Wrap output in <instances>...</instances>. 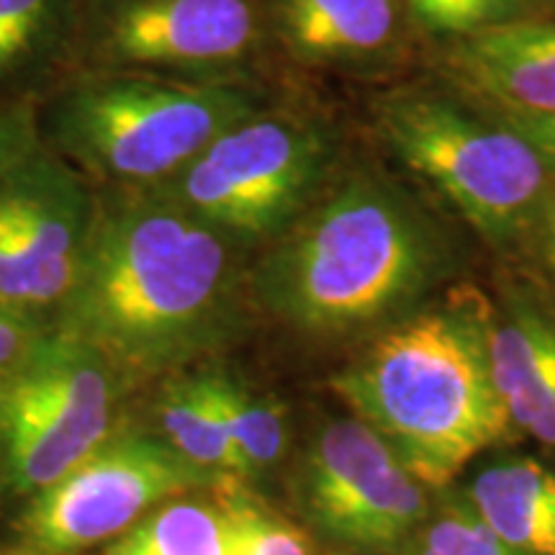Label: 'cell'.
Instances as JSON below:
<instances>
[{"label": "cell", "instance_id": "6", "mask_svg": "<svg viewBox=\"0 0 555 555\" xmlns=\"http://www.w3.org/2000/svg\"><path fill=\"white\" fill-rule=\"evenodd\" d=\"M378 129L406 168L427 178L486 240L502 242L535 221L551 172L512 127H494L433 93H393Z\"/></svg>", "mask_w": 555, "mask_h": 555}, {"label": "cell", "instance_id": "7", "mask_svg": "<svg viewBox=\"0 0 555 555\" xmlns=\"http://www.w3.org/2000/svg\"><path fill=\"white\" fill-rule=\"evenodd\" d=\"M266 24L258 0H73L62 73L234 78Z\"/></svg>", "mask_w": 555, "mask_h": 555}, {"label": "cell", "instance_id": "20", "mask_svg": "<svg viewBox=\"0 0 555 555\" xmlns=\"http://www.w3.org/2000/svg\"><path fill=\"white\" fill-rule=\"evenodd\" d=\"M409 16L433 34L461 39L525 21L540 0H406Z\"/></svg>", "mask_w": 555, "mask_h": 555}, {"label": "cell", "instance_id": "3", "mask_svg": "<svg viewBox=\"0 0 555 555\" xmlns=\"http://www.w3.org/2000/svg\"><path fill=\"white\" fill-rule=\"evenodd\" d=\"M332 386L425 489L448 486L512 429L491 378L486 317L476 311L404 319Z\"/></svg>", "mask_w": 555, "mask_h": 555}, {"label": "cell", "instance_id": "10", "mask_svg": "<svg viewBox=\"0 0 555 555\" xmlns=\"http://www.w3.org/2000/svg\"><path fill=\"white\" fill-rule=\"evenodd\" d=\"M99 189L41 147L0 189V304L24 314L57 311L73 286Z\"/></svg>", "mask_w": 555, "mask_h": 555}, {"label": "cell", "instance_id": "16", "mask_svg": "<svg viewBox=\"0 0 555 555\" xmlns=\"http://www.w3.org/2000/svg\"><path fill=\"white\" fill-rule=\"evenodd\" d=\"M474 515L527 555H555V470L530 457L481 470L470 486Z\"/></svg>", "mask_w": 555, "mask_h": 555}, {"label": "cell", "instance_id": "23", "mask_svg": "<svg viewBox=\"0 0 555 555\" xmlns=\"http://www.w3.org/2000/svg\"><path fill=\"white\" fill-rule=\"evenodd\" d=\"M41 147L37 95L0 103V189Z\"/></svg>", "mask_w": 555, "mask_h": 555}, {"label": "cell", "instance_id": "12", "mask_svg": "<svg viewBox=\"0 0 555 555\" xmlns=\"http://www.w3.org/2000/svg\"><path fill=\"white\" fill-rule=\"evenodd\" d=\"M446 65L504 116L555 111V24L525 18L453 39Z\"/></svg>", "mask_w": 555, "mask_h": 555}, {"label": "cell", "instance_id": "22", "mask_svg": "<svg viewBox=\"0 0 555 555\" xmlns=\"http://www.w3.org/2000/svg\"><path fill=\"white\" fill-rule=\"evenodd\" d=\"M416 555H527L506 545L502 538L474 515V509L450 506L422 532Z\"/></svg>", "mask_w": 555, "mask_h": 555}, {"label": "cell", "instance_id": "18", "mask_svg": "<svg viewBox=\"0 0 555 555\" xmlns=\"http://www.w3.org/2000/svg\"><path fill=\"white\" fill-rule=\"evenodd\" d=\"M103 555H237L227 504L178 502L152 512Z\"/></svg>", "mask_w": 555, "mask_h": 555}, {"label": "cell", "instance_id": "24", "mask_svg": "<svg viewBox=\"0 0 555 555\" xmlns=\"http://www.w3.org/2000/svg\"><path fill=\"white\" fill-rule=\"evenodd\" d=\"M44 330L47 327H41L37 317L0 304V376L26 358V352L44 335Z\"/></svg>", "mask_w": 555, "mask_h": 555}, {"label": "cell", "instance_id": "19", "mask_svg": "<svg viewBox=\"0 0 555 555\" xmlns=\"http://www.w3.org/2000/svg\"><path fill=\"white\" fill-rule=\"evenodd\" d=\"M221 393H224L229 433H232L245 476H258L260 470L273 466L283 453L286 429H283L281 409L270 401L255 399L253 393L245 391V386L234 384L227 376Z\"/></svg>", "mask_w": 555, "mask_h": 555}, {"label": "cell", "instance_id": "5", "mask_svg": "<svg viewBox=\"0 0 555 555\" xmlns=\"http://www.w3.org/2000/svg\"><path fill=\"white\" fill-rule=\"evenodd\" d=\"M332 159L327 124L301 111L262 106L147 191L229 240H266L286 232L314 204Z\"/></svg>", "mask_w": 555, "mask_h": 555}, {"label": "cell", "instance_id": "11", "mask_svg": "<svg viewBox=\"0 0 555 555\" xmlns=\"http://www.w3.org/2000/svg\"><path fill=\"white\" fill-rule=\"evenodd\" d=\"M304 502L327 535L358 547L397 545L427 512L425 486L360 420L319 433L304 468Z\"/></svg>", "mask_w": 555, "mask_h": 555}, {"label": "cell", "instance_id": "8", "mask_svg": "<svg viewBox=\"0 0 555 555\" xmlns=\"http://www.w3.org/2000/svg\"><path fill=\"white\" fill-rule=\"evenodd\" d=\"M116 380L101 352L54 327L0 376V461L13 489L39 494L106 442Z\"/></svg>", "mask_w": 555, "mask_h": 555}, {"label": "cell", "instance_id": "13", "mask_svg": "<svg viewBox=\"0 0 555 555\" xmlns=\"http://www.w3.org/2000/svg\"><path fill=\"white\" fill-rule=\"evenodd\" d=\"M486 352L512 425L555 448V309L515 296L486 317Z\"/></svg>", "mask_w": 555, "mask_h": 555}, {"label": "cell", "instance_id": "17", "mask_svg": "<svg viewBox=\"0 0 555 555\" xmlns=\"http://www.w3.org/2000/svg\"><path fill=\"white\" fill-rule=\"evenodd\" d=\"M73 0H0V103L39 95L62 73Z\"/></svg>", "mask_w": 555, "mask_h": 555}, {"label": "cell", "instance_id": "14", "mask_svg": "<svg viewBox=\"0 0 555 555\" xmlns=\"http://www.w3.org/2000/svg\"><path fill=\"white\" fill-rule=\"evenodd\" d=\"M406 0H266V18L281 44L309 65H339L386 50Z\"/></svg>", "mask_w": 555, "mask_h": 555}, {"label": "cell", "instance_id": "9", "mask_svg": "<svg viewBox=\"0 0 555 555\" xmlns=\"http://www.w3.org/2000/svg\"><path fill=\"white\" fill-rule=\"evenodd\" d=\"M211 486L168 442L127 435L103 442L41 489L24 519L26 555H73L119 535L159 499Z\"/></svg>", "mask_w": 555, "mask_h": 555}, {"label": "cell", "instance_id": "15", "mask_svg": "<svg viewBox=\"0 0 555 555\" xmlns=\"http://www.w3.org/2000/svg\"><path fill=\"white\" fill-rule=\"evenodd\" d=\"M221 386H224L221 373L176 378L168 384L163 404H159L165 442L208 476L219 494L245 489L247 481L232 433H229Z\"/></svg>", "mask_w": 555, "mask_h": 555}, {"label": "cell", "instance_id": "26", "mask_svg": "<svg viewBox=\"0 0 555 555\" xmlns=\"http://www.w3.org/2000/svg\"><path fill=\"white\" fill-rule=\"evenodd\" d=\"M540 245H543L545 268L555 278V196L545 201L543 211H540Z\"/></svg>", "mask_w": 555, "mask_h": 555}, {"label": "cell", "instance_id": "21", "mask_svg": "<svg viewBox=\"0 0 555 555\" xmlns=\"http://www.w3.org/2000/svg\"><path fill=\"white\" fill-rule=\"evenodd\" d=\"M237 532V555H311L309 538L283 517L249 502L245 489L221 491Z\"/></svg>", "mask_w": 555, "mask_h": 555}, {"label": "cell", "instance_id": "2", "mask_svg": "<svg viewBox=\"0 0 555 555\" xmlns=\"http://www.w3.org/2000/svg\"><path fill=\"white\" fill-rule=\"evenodd\" d=\"M446 268V242L404 191L352 176L278 234L255 273L270 314L309 335H345L399 314Z\"/></svg>", "mask_w": 555, "mask_h": 555}, {"label": "cell", "instance_id": "25", "mask_svg": "<svg viewBox=\"0 0 555 555\" xmlns=\"http://www.w3.org/2000/svg\"><path fill=\"white\" fill-rule=\"evenodd\" d=\"M506 127H512L519 137L538 152L547 172L555 180V111L543 114H512L504 116Z\"/></svg>", "mask_w": 555, "mask_h": 555}, {"label": "cell", "instance_id": "4", "mask_svg": "<svg viewBox=\"0 0 555 555\" xmlns=\"http://www.w3.org/2000/svg\"><path fill=\"white\" fill-rule=\"evenodd\" d=\"M266 106L237 78L75 69L37 95L44 147L99 191H147Z\"/></svg>", "mask_w": 555, "mask_h": 555}, {"label": "cell", "instance_id": "1", "mask_svg": "<svg viewBox=\"0 0 555 555\" xmlns=\"http://www.w3.org/2000/svg\"><path fill=\"white\" fill-rule=\"evenodd\" d=\"M219 229L150 191H99L93 227L54 330L147 378L232 330L237 270Z\"/></svg>", "mask_w": 555, "mask_h": 555}]
</instances>
